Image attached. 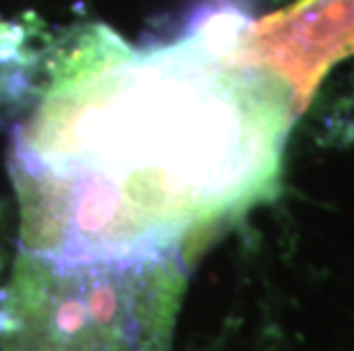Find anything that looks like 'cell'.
<instances>
[{"instance_id":"obj_2","label":"cell","mask_w":354,"mask_h":351,"mask_svg":"<svg viewBox=\"0 0 354 351\" xmlns=\"http://www.w3.org/2000/svg\"><path fill=\"white\" fill-rule=\"evenodd\" d=\"M167 276L162 253H35L5 297V351H160Z\"/></svg>"},{"instance_id":"obj_3","label":"cell","mask_w":354,"mask_h":351,"mask_svg":"<svg viewBox=\"0 0 354 351\" xmlns=\"http://www.w3.org/2000/svg\"><path fill=\"white\" fill-rule=\"evenodd\" d=\"M245 62L272 73L306 101L320 78L348 55H354V0H295L240 32Z\"/></svg>"},{"instance_id":"obj_1","label":"cell","mask_w":354,"mask_h":351,"mask_svg":"<svg viewBox=\"0 0 354 351\" xmlns=\"http://www.w3.org/2000/svg\"><path fill=\"white\" fill-rule=\"evenodd\" d=\"M247 23L215 10L149 53L87 37L21 141L37 253L133 256L272 181L292 94L240 55Z\"/></svg>"}]
</instances>
